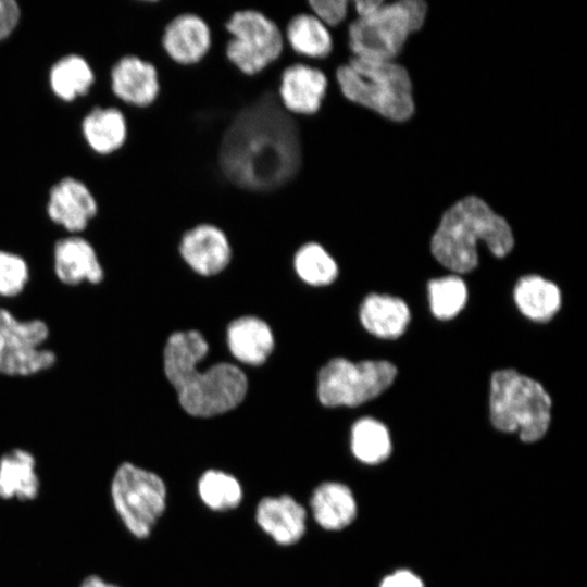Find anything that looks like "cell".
I'll list each match as a JSON object with an SVG mask.
<instances>
[{
    "label": "cell",
    "instance_id": "cell-1",
    "mask_svg": "<svg viewBox=\"0 0 587 587\" xmlns=\"http://www.w3.org/2000/svg\"><path fill=\"white\" fill-rule=\"evenodd\" d=\"M295 120L272 95L242 108L225 129L218 164L225 177L249 191H271L289 183L301 166Z\"/></svg>",
    "mask_w": 587,
    "mask_h": 587
},
{
    "label": "cell",
    "instance_id": "cell-2",
    "mask_svg": "<svg viewBox=\"0 0 587 587\" xmlns=\"http://www.w3.org/2000/svg\"><path fill=\"white\" fill-rule=\"evenodd\" d=\"M209 346L198 330L173 333L164 347V374L190 415L209 417L236 408L245 398V373L229 363H217L201 372L199 362Z\"/></svg>",
    "mask_w": 587,
    "mask_h": 587
},
{
    "label": "cell",
    "instance_id": "cell-3",
    "mask_svg": "<svg viewBox=\"0 0 587 587\" xmlns=\"http://www.w3.org/2000/svg\"><path fill=\"white\" fill-rule=\"evenodd\" d=\"M479 241L498 258L507 255L514 246L513 233L507 221L480 198L469 196L444 213L433 235L430 249L445 267L467 273L478 263Z\"/></svg>",
    "mask_w": 587,
    "mask_h": 587
},
{
    "label": "cell",
    "instance_id": "cell-4",
    "mask_svg": "<svg viewBox=\"0 0 587 587\" xmlns=\"http://www.w3.org/2000/svg\"><path fill=\"white\" fill-rule=\"evenodd\" d=\"M336 80L348 100L388 120L404 122L414 112L409 73L394 61L352 57L337 67Z\"/></svg>",
    "mask_w": 587,
    "mask_h": 587
},
{
    "label": "cell",
    "instance_id": "cell-5",
    "mask_svg": "<svg viewBox=\"0 0 587 587\" xmlns=\"http://www.w3.org/2000/svg\"><path fill=\"white\" fill-rule=\"evenodd\" d=\"M490 421L504 433L519 430L524 442L541 439L551 419V399L535 379L515 370H500L490 383Z\"/></svg>",
    "mask_w": 587,
    "mask_h": 587
},
{
    "label": "cell",
    "instance_id": "cell-6",
    "mask_svg": "<svg viewBox=\"0 0 587 587\" xmlns=\"http://www.w3.org/2000/svg\"><path fill=\"white\" fill-rule=\"evenodd\" d=\"M426 13L427 4L421 0L384 1L350 24L348 43L352 57L394 61L409 35L422 27Z\"/></svg>",
    "mask_w": 587,
    "mask_h": 587
},
{
    "label": "cell",
    "instance_id": "cell-7",
    "mask_svg": "<svg viewBox=\"0 0 587 587\" xmlns=\"http://www.w3.org/2000/svg\"><path fill=\"white\" fill-rule=\"evenodd\" d=\"M109 494L127 533L138 540L149 538L166 510L167 488L162 476L125 461L116 467Z\"/></svg>",
    "mask_w": 587,
    "mask_h": 587
},
{
    "label": "cell",
    "instance_id": "cell-8",
    "mask_svg": "<svg viewBox=\"0 0 587 587\" xmlns=\"http://www.w3.org/2000/svg\"><path fill=\"white\" fill-rule=\"evenodd\" d=\"M397 369L387 361L351 362L335 358L317 375V396L325 407H357L372 400L394 382Z\"/></svg>",
    "mask_w": 587,
    "mask_h": 587
},
{
    "label": "cell",
    "instance_id": "cell-9",
    "mask_svg": "<svg viewBox=\"0 0 587 587\" xmlns=\"http://www.w3.org/2000/svg\"><path fill=\"white\" fill-rule=\"evenodd\" d=\"M225 29L232 36L226 42L225 55L247 76L261 73L283 53L285 38L280 28L258 10L234 12L225 23Z\"/></svg>",
    "mask_w": 587,
    "mask_h": 587
},
{
    "label": "cell",
    "instance_id": "cell-10",
    "mask_svg": "<svg viewBox=\"0 0 587 587\" xmlns=\"http://www.w3.org/2000/svg\"><path fill=\"white\" fill-rule=\"evenodd\" d=\"M51 266L63 287H98L105 280V268L95 247L80 236H67L54 243Z\"/></svg>",
    "mask_w": 587,
    "mask_h": 587
},
{
    "label": "cell",
    "instance_id": "cell-11",
    "mask_svg": "<svg viewBox=\"0 0 587 587\" xmlns=\"http://www.w3.org/2000/svg\"><path fill=\"white\" fill-rule=\"evenodd\" d=\"M328 79L320 68L294 63L284 68L278 85V101L289 114L314 115L323 104Z\"/></svg>",
    "mask_w": 587,
    "mask_h": 587
},
{
    "label": "cell",
    "instance_id": "cell-12",
    "mask_svg": "<svg viewBox=\"0 0 587 587\" xmlns=\"http://www.w3.org/2000/svg\"><path fill=\"white\" fill-rule=\"evenodd\" d=\"M162 46L175 63L193 65L209 53L212 46V33L200 15L182 13L165 26Z\"/></svg>",
    "mask_w": 587,
    "mask_h": 587
},
{
    "label": "cell",
    "instance_id": "cell-13",
    "mask_svg": "<svg viewBox=\"0 0 587 587\" xmlns=\"http://www.w3.org/2000/svg\"><path fill=\"white\" fill-rule=\"evenodd\" d=\"M179 252L192 270L204 276L223 271L232 255L225 233L212 224H199L187 230L180 239Z\"/></svg>",
    "mask_w": 587,
    "mask_h": 587
},
{
    "label": "cell",
    "instance_id": "cell-14",
    "mask_svg": "<svg viewBox=\"0 0 587 587\" xmlns=\"http://www.w3.org/2000/svg\"><path fill=\"white\" fill-rule=\"evenodd\" d=\"M96 214V200L82 182L66 177L50 190L48 215L68 233L83 232Z\"/></svg>",
    "mask_w": 587,
    "mask_h": 587
},
{
    "label": "cell",
    "instance_id": "cell-15",
    "mask_svg": "<svg viewBox=\"0 0 587 587\" xmlns=\"http://www.w3.org/2000/svg\"><path fill=\"white\" fill-rule=\"evenodd\" d=\"M111 79L113 92L133 105H150L160 92L157 68L136 55H126L118 60L112 68Z\"/></svg>",
    "mask_w": 587,
    "mask_h": 587
},
{
    "label": "cell",
    "instance_id": "cell-16",
    "mask_svg": "<svg viewBox=\"0 0 587 587\" xmlns=\"http://www.w3.org/2000/svg\"><path fill=\"white\" fill-rule=\"evenodd\" d=\"M255 519L279 545H292L305 533L307 511L289 495L264 497L257 507Z\"/></svg>",
    "mask_w": 587,
    "mask_h": 587
},
{
    "label": "cell",
    "instance_id": "cell-17",
    "mask_svg": "<svg viewBox=\"0 0 587 587\" xmlns=\"http://www.w3.org/2000/svg\"><path fill=\"white\" fill-rule=\"evenodd\" d=\"M35 455L26 449L13 448L0 455V499L30 502L39 494L40 479Z\"/></svg>",
    "mask_w": 587,
    "mask_h": 587
},
{
    "label": "cell",
    "instance_id": "cell-18",
    "mask_svg": "<svg viewBox=\"0 0 587 587\" xmlns=\"http://www.w3.org/2000/svg\"><path fill=\"white\" fill-rule=\"evenodd\" d=\"M227 344L237 360L260 365L274 349V336L264 321L255 316H242L229 324Z\"/></svg>",
    "mask_w": 587,
    "mask_h": 587
},
{
    "label": "cell",
    "instance_id": "cell-19",
    "mask_svg": "<svg viewBox=\"0 0 587 587\" xmlns=\"http://www.w3.org/2000/svg\"><path fill=\"white\" fill-rule=\"evenodd\" d=\"M310 505L315 522L327 530H340L350 525L357 515V503L350 488L338 482L319 485Z\"/></svg>",
    "mask_w": 587,
    "mask_h": 587
},
{
    "label": "cell",
    "instance_id": "cell-20",
    "mask_svg": "<svg viewBox=\"0 0 587 587\" xmlns=\"http://www.w3.org/2000/svg\"><path fill=\"white\" fill-rule=\"evenodd\" d=\"M360 319L364 328L382 338H398L410 321L405 302L386 295H369L362 302Z\"/></svg>",
    "mask_w": 587,
    "mask_h": 587
},
{
    "label": "cell",
    "instance_id": "cell-21",
    "mask_svg": "<svg viewBox=\"0 0 587 587\" xmlns=\"http://www.w3.org/2000/svg\"><path fill=\"white\" fill-rule=\"evenodd\" d=\"M285 40L297 54L326 59L334 49V40L326 25L312 13H298L286 25Z\"/></svg>",
    "mask_w": 587,
    "mask_h": 587
},
{
    "label": "cell",
    "instance_id": "cell-22",
    "mask_svg": "<svg viewBox=\"0 0 587 587\" xmlns=\"http://www.w3.org/2000/svg\"><path fill=\"white\" fill-rule=\"evenodd\" d=\"M514 300L520 311L533 321L547 322L561 305L559 288L542 277H522L514 289Z\"/></svg>",
    "mask_w": 587,
    "mask_h": 587
},
{
    "label": "cell",
    "instance_id": "cell-23",
    "mask_svg": "<svg viewBox=\"0 0 587 587\" xmlns=\"http://www.w3.org/2000/svg\"><path fill=\"white\" fill-rule=\"evenodd\" d=\"M83 134L96 152L108 154L124 145L127 137L126 120L115 108H96L84 118Z\"/></svg>",
    "mask_w": 587,
    "mask_h": 587
},
{
    "label": "cell",
    "instance_id": "cell-24",
    "mask_svg": "<svg viewBox=\"0 0 587 587\" xmlns=\"http://www.w3.org/2000/svg\"><path fill=\"white\" fill-rule=\"evenodd\" d=\"M59 357L49 347H4L0 355V375L11 379H26L55 367Z\"/></svg>",
    "mask_w": 587,
    "mask_h": 587
},
{
    "label": "cell",
    "instance_id": "cell-25",
    "mask_svg": "<svg viewBox=\"0 0 587 587\" xmlns=\"http://www.w3.org/2000/svg\"><path fill=\"white\" fill-rule=\"evenodd\" d=\"M49 79L53 92L59 98L72 101L90 89L95 77L85 59L70 54L54 63Z\"/></svg>",
    "mask_w": 587,
    "mask_h": 587
},
{
    "label": "cell",
    "instance_id": "cell-26",
    "mask_svg": "<svg viewBox=\"0 0 587 587\" xmlns=\"http://www.w3.org/2000/svg\"><path fill=\"white\" fill-rule=\"evenodd\" d=\"M0 336L4 347H43L51 337V327L42 317H20L0 305Z\"/></svg>",
    "mask_w": 587,
    "mask_h": 587
},
{
    "label": "cell",
    "instance_id": "cell-27",
    "mask_svg": "<svg viewBox=\"0 0 587 587\" xmlns=\"http://www.w3.org/2000/svg\"><path fill=\"white\" fill-rule=\"evenodd\" d=\"M351 450L359 461L366 464L385 461L391 452L388 429L372 417L357 421L351 429Z\"/></svg>",
    "mask_w": 587,
    "mask_h": 587
},
{
    "label": "cell",
    "instance_id": "cell-28",
    "mask_svg": "<svg viewBox=\"0 0 587 587\" xmlns=\"http://www.w3.org/2000/svg\"><path fill=\"white\" fill-rule=\"evenodd\" d=\"M295 270L299 277L312 286H324L337 277L335 260L317 242H307L295 254Z\"/></svg>",
    "mask_w": 587,
    "mask_h": 587
},
{
    "label": "cell",
    "instance_id": "cell-29",
    "mask_svg": "<svg viewBox=\"0 0 587 587\" xmlns=\"http://www.w3.org/2000/svg\"><path fill=\"white\" fill-rule=\"evenodd\" d=\"M198 491L201 500L215 511L234 509L242 499V489L237 478L217 470H209L202 474Z\"/></svg>",
    "mask_w": 587,
    "mask_h": 587
},
{
    "label": "cell",
    "instance_id": "cell-30",
    "mask_svg": "<svg viewBox=\"0 0 587 587\" xmlns=\"http://www.w3.org/2000/svg\"><path fill=\"white\" fill-rule=\"evenodd\" d=\"M428 295L433 314L440 320H449L464 308L467 290L460 277L446 276L429 282Z\"/></svg>",
    "mask_w": 587,
    "mask_h": 587
},
{
    "label": "cell",
    "instance_id": "cell-31",
    "mask_svg": "<svg viewBox=\"0 0 587 587\" xmlns=\"http://www.w3.org/2000/svg\"><path fill=\"white\" fill-rule=\"evenodd\" d=\"M32 280L30 265L21 254L0 249V298L13 300L27 290Z\"/></svg>",
    "mask_w": 587,
    "mask_h": 587
},
{
    "label": "cell",
    "instance_id": "cell-32",
    "mask_svg": "<svg viewBox=\"0 0 587 587\" xmlns=\"http://www.w3.org/2000/svg\"><path fill=\"white\" fill-rule=\"evenodd\" d=\"M349 2L346 0H311L312 14L327 27L339 25L347 16Z\"/></svg>",
    "mask_w": 587,
    "mask_h": 587
},
{
    "label": "cell",
    "instance_id": "cell-33",
    "mask_svg": "<svg viewBox=\"0 0 587 587\" xmlns=\"http://www.w3.org/2000/svg\"><path fill=\"white\" fill-rule=\"evenodd\" d=\"M18 20V4L14 0H0V41L13 32Z\"/></svg>",
    "mask_w": 587,
    "mask_h": 587
},
{
    "label": "cell",
    "instance_id": "cell-34",
    "mask_svg": "<svg viewBox=\"0 0 587 587\" xmlns=\"http://www.w3.org/2000/svg\"><path fill=\"white\" fill-rule=\"evenodd\" d=\"M380 587H424V583L413 572L401 569L385 576Z\"/></svg>",
    "mask_w": 587,
    "mask_h": 587
},
{
    "label": "cell",
    "instance_id": "cell-35",
    "mask_svg": "<svg viewBox=\"0 0 587 587\" xmlns=\"http://www.w3.org/2000/svg\"><path fill=\"white\" fill-rule=\"evenodd\" d=\"M384 1L382 0H360L355 1L354 9L357 11L358 17L367 15L372 13L374 10H376Z\"/></svg>",
    "mask_w": 587,
    "mask_h": 587
},
{
    "label": "cell",
    "instance_id": "cell-36",
    "mask_svg": "<svg viewBox=\"0 0 587 587\" xmlns=\"http://www.w3.org/2000/svg\"><path fill=\"white\" fill-rule=\"evenodd\" d=\"M79 587H121L116 584L110 583L98 575H88L85 577Z\"/></svg>",
    "mask_w": 587,
    "mask_h": 587
},
{
    "label": "cell",
    "instance_id": "cell-37",
    "mask_svg": "<svg viewBox=\"0 0 587 587\" xmlns=\"http://www.w3.org/2000/svg\"><path fill=\"white\" fill-rule=\"evenodd\" d=\"M3 349H4V341H3L2 337L0 336V355H1L2 351H3Z\"/></svg>",
    "mask_w": 587,
    "mask_h": 587
}]
</instances>
